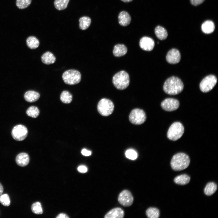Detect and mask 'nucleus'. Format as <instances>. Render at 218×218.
Here are the masks:
<instances>
[{"mask_svg": "<svg viewBox=\"0 0 218 218\" xmlns=\"http://www.w3.org/2000/svg\"><path fill=\"white\" fill-rule=\"evenodd\" d=\"M183 88V84L181 80L178 77L172 76L165 81L163 86V90L167 94L175 95L181 92Z\"/></svg>", "mask_w": 218, "mask_h": 218, "instance_id": "f257e3e1", "label": "nucleus"}, {"mask_svg": "<svg viewBox=\"0 0 218 218\" xmlns=\"http://www.w3.org/2000/svg\"><path fill=\"white\" fill-rule=\"evenodd\" d=\"M190 162V159L188 155L183 153H179L173 157L170 165L173 170L180 171L187 168Z\"/></svg>", "mask_w": 218, "mask_h": 218, "instance_id": "f03ea898", "label": "nucleus"}, {"mask_svg": "<svg viewBox=\"0 0 218 218\" xmlns=\"http://www.w3.org/2000/svg\"><path fill=\"white\" fill-rule=\"evenodd\" d=\"M112 82L117 89L122 90L126 89L130 83L129 74L124 71H121L116 74L113 77Z\"/></svg>", "mask_w": 218, "mask_h": 218, "instance_id": "7ed1b4c3", "label": "nucleus"}, {"mask_svg": "<svg viewBox=\"0 0 218 218\" xmlns=\"http://www.w3.org/2000/svg\"><path fill=\"white\" fill-rule=\"evenodd\" d=\"M62 78L66 84L70 85H74L80 82L81 75L80 72L77 70L70 69L64 72Z\"/></svg>", "mask_w": 218, "mask_h": 218, "instance_id": "20e7f679", "label": "nucleus"}, {"mask_svg": "<svg viewBox=\"0 0 218 218\" xmlns=\"http://www.w3.org/2000/svg\"><path fill=\"white\" fill-rule=\"evenodd\" d=\"M184 132V128L180 122H176L172 124L167 132V137L170 140L176 141L180 139Z\"/></svg>", "mask_w": 218, "mask_h": 218, "instance_id": "39448f33", "label": "nucleus"}, {"mask_svg": "<svg viewBox=\"0 0 218 218\" xmlns=\"http://www.w3.org/2000/svg\"><path fill=\"white\" fill-rule=\"evenodd\" d=\"M114 105L113 102L107 98H103L99 102L97 109L98 112L102 115L107 116L113 112Z\"/></svg>", "mask_w": 218, "mask_h": 218, "instance_id": "423d86ee", "label": "nucleus"}, {"mask_svg": "<svg viewBox=\"0 0 218 218\" xmlns=\"http://www.w3.org/2000/svg\"><path fill=\"white\" fill-rule=\"evenodd\" d=\"M146 116L142 110L136 108L133 110L129 115V120L130 122L136 125L143 124L146 121Z\"/></svg>", "mask_w": 218, "mask_h": 218, "instance_id": "0eeeda50", "label": "nucleus"}, {"mask_svg": "<svg viewBox=\"0 0 218 218\" xmlns=\"http://www.w3.org/2000/svg\"><path fill=\"white\" fill-rule=\"evenodd\" d=\"M217 81L216 77L210 75L205 77L200 84V88L203 92L206 93L210 91L215 86Z\"/></svg>", "mask_w": 218, "mask_h": 218, "instance_id": "6e6552de", "label": "nucleus"}, {"mask_svg": "<svg viewBox=\"0 0 218 218\" xmlns=\"http://www.w3.org/2000/svg\"><path fill=\"white\" fill-rule=\"evenodd\" d=\"M28 131L26 127L22 124L15 126L12 131V135L13 138L16 140L21 141L27 137Z\"/></svg>", "mask_w": 218, "mask_h": 218, "instance_id": "1a4fd4ad", "label": "nucleus"}, {"mask_svg": "<svg viewBox=\"0 0 218 218\" xmlns=\"http://www.w3.org/2000/svg\"><path fill=\"white\" fill-rule=\"evenodd\" d=\"M118 200L119 203L124 206L128 207L132 205L134 197L131 193L128 190H124L119 194Z\"/></svg>", "mask_w": 218, "mask_h": 218, "instance_id": "9d476101", "label": "nucleus"}, {"mask_svg": "<svg viewBox=\"0 0 218 218\" xmlns=\"http://www.w3.org/2000/svg\"><path fill=\"white\" fill-rule=\"evenodd\" d=\"M179 101L175 99L167 98L164 100L161 103L162 108L164 110L171 111L177 110L179 107Z\"/></svg>", "mask_w": 218, "mask_h": 218, "instance_id": "9b49d317", "label": "nucleus"}, {"mask_svg": "<svg viewBox=\"0 0 218 218\" xmlns=\"http://www.w3.org/2000/svg\"><path fill=\"white\" fill-rule=\"evenodd\" d=\"M181 55L179 51L177 49L173 48L167 53L166 59L167 61L170 64H176L179 62Z\"/></svg>", "mask_w": 218, "mask_h": 218, "instance_id": "f8f14e48", "label": "nucleus"}, {"mask_svg": "<svg viewBox=\"0 0 218 218\" xmlns=\"http://www.w3.org/2000/svg\"><path fill=\"white\" fill-rule=\"evenodd\" d=\"M140 48L144 50L148 51H152L154 48L155 43L151 38L146 36L141 38L139 42Z\"/></svg>", "mask_w": 218, "mask_h": 218, "instance_id": "ddd939ff", "label": "nucleus"}, {"mask_svg": "<svg viewBox=\"0 0 218 218\" xmlns=\"http://www.w3.org/2000/svg\"><path fill=\"white\" fill-rule=\"evenodd\" d=\"M124 216L123 210L120 207L114 208L107 212L105 215L104 218H123Z\"/></svg>", "mask_w": 218, "mask_h": 218, "instance_id": "4468645a", "label": "nucleus"}, {"mask_svg": "<svg viewBox=\"0 0 218 218\" xmlns=\"http://www.w3.org/2000/svg\"><path fill=\"white\" fill-rule=\"evenodd\" d=\"M17 164L20 167H25L27 165L29 161V157L28 154L25 152L19 154L15 158Z\"/></svg>", "mask_w": 218, "mask_h": 218, "instance_id": "2eb2a0df", "label": "nucleus"}, {"mask_svg": "<svg viewBox=\"0 0 218 218\" xmlns=\"http://www.w3.org/2000/svg\"><path fill=\"white\" fill-rule=\"evenodd\" d=\"M118 19L119 24L123 26L128 25L131 20L130 15L127 12L124 11L120 12L118 15Z\"/></svg>", "mask_w": 218, "mask_h": 218, "instance_id": "dca6fc26", "label": "nucleus"}, {"mask_svg": "<svg viewBox=\"0 0 218 218\" xmlns=\"http://www.w3.org/2000/svg\"><path fill=\"white\" fill-rule=\"evenodd\" d=\"M25 100L29 102H34L37 101L39 98V94L34 91H28L26 92L24 94Z\"/></svg>", "mask_w": 218, "mask_h": 218, "instance_id": "f3484780", "label": "nucleus"}, {"mask_svg": "<svg viewBox=\"0 0 218 218\" xmlns=\"http://www.w3.org/2000/svg\"><path fill=\"white\" fill-rule=\"evenodd\" d=\"M127 51V48L125 45L119 44L114 46L113 52L115 56L120 57L125 55Z\"/></svg>", "mask_w": 218, "mask_h": 218, "instance_id": "a211bd4d", "label": "nucleus"}, {"mask_svg": "<svg viewBox=\"0 0 218 218\" xmlns=\"http://www.w3.org/2000/svg\"><path fill=\"white\" fill-rule=\"evenodd\" d=\"M42 62L46 64H53L56 61V58L53 53L50 51H47L41 56Z\"/></svg>", "mask_w": 218, "mask_h": 218, "instance_id": "6ab92c4d", "label": "nucleus"}, {"mask_svg": "<svg viewBox=\"0 0 218 218\" xmlns=\"http://www.w3.org/2000/svg\"><path fill=\"white\" fill-rule=\"evenodd\" d=\"M214 23L210 20H207L205 21L201 26L202 30L205 34H210L214 31Z\"/></svg>", "mask_w": 218, "mask_h": 218, "instance_id": "aec40b11", "label": "nucleus"}, {"mask_svg": "<svg viewBox=\"0 0 218 218\" xmlns=\"http://www.w3.org/2000/svg\"><path fill=\"white\" fill-rule=\"evenodd\" d=\"M155 33L157 37L161 40L165 39L168 35L167 30L160 26H157L156 27L155 29Z\"/></svg>", "mask_w": 218, "mask_h": 218, "instance_id": "412c9836", "label": "nucleus"}, {"mask_svg": "<svg viewBox=\"0 0 218 218\" xmlns=\"http://www.w3.org/2000/svg\"><path fill=\"white\" fill-rule=\"evenodd\" d=\"M190 179V177L188 175L183 174L176 177L174 179V181L178 185H184L189 182Z\"/></svg>", "mask_w": 218, "mask_h": 218, "instance_id": "4be33fe9", "label": "nucleus"}, {"mask_svg": "<svg viewBox=\"0 0 218 218\" xmlns=\"http://www.w3.org/2000/svg\"><path fill=\"white\" fill-rule=\"evenodd\" d=\"M217 188V185L215 183L209 182L207 183L204 188V193L207 196H211L215 192Z\"/></svg>", "mask_w": 218, "mask_h": 218, "instance_id": "5701e85b", "label": "nucleus"}, {"mask_svg": "<svg viewBox=\"0 0 218 218\" xmlns=\"http://www.w3.org/2000/svg\"><path fill=\"white\" fill-rule=\"evenodd\" d=\"M26 41L27 46L31 49L36 48L39 45V40L34 36L28 37L27 38Z\"/></svg>", "mask_w": 218, "mask_h": 218, "instance_id": "b1692460", "label": "nucleus"}, {"mask_svg": "<svg viewBox=\"0 0 218 218\" xmlns=\"http://www.w3.org/2000/svg\"><path fill=\"white\" fill-rule=\"evenodd\" d=\"M79 28L82 30L87 29L90 26L91 22V18L88 16H83L79 20Z\"/></svg>", "mask_w": 218, "mask_h": 218, "instance_id": "393cba45", "label": "nucleus"}, {"mask_svg": "<svg viewBox=\"0 0 218 218\" xmlns=\"http://www.w3.org/2000/svg\"><path fill=\"white\" fill-rule=\"evenodd\" d=\"M146 214L149 218H158L160 216V211L156 208L150 207L146 210Z\"/></svg>", "mask_w": 218, "mask_h": 218, "instance_id": "a878e982", "label": "nucleus"}, {"mask_svg": "<svg viewBox=\"0 0 218 218\" xmlns=\"http://www.w3.org/2000/svg\"><path fill=\"white\" fill-rule=\"evenodd\" d=\"M60 99L61 101L63 103L69 104L72 101V96L68 91H64L61 93Z\"/></svg>", "mask_w": 218, "mask_h": 218, "instance_id": "bb28decb", "label": "nucleus"}, {"mask_svg": "<svg viewBox=\"0 0 218 218\" xmlns=\"http://www.w3.org/2000/svg\"><path fill=\"white\" fill-rule=\"evenodd\" d=\"M70 0H55L54 5L55 8L59 10L65 9L67 7Z\"/></svg>", "mask_w": 218, "mask_h": 218, "instance_id": "cd10ccee", "label": "nucleus"}, {"mask_svg": "<svg viewBox=\"0 0 218 218\" xmlns=\"http://www.w3.org/2000/svg\"><path fill=\"white\" fill-rule=\"evenodd\" d=\"M38 108L35 106H31L28 108L26 111L28 116L32 118L37 117L39 114Z\"/></svg>", "mask_w": 218, "mask_h": 218, "instance_id": "c85d7f7f", "label": "nucleus"}, {"mask_svg": "<svg viewBox=\"0 0 218 218\" xmlns=\"http://www.w3.org/2000/svg\"><path fill=\"white\" fill-rule=\"evenodd\" d=\"M31 1V0H16V5L18 8L24 9L30 5Z\"/></svg>", "mask_w": 218, "mask_h": 218, "instance_id": "c756f323", "label": "nucleus"}, {"mask_svg": "<svg viewBox=\"0 0 218 218\" xmlns=\"http://www.w3.org/2000/svg\"><path fill=\"white\" fill-rule=\"evenodd\" d=\"M32 212L37 214H41L43 213V210L41 203L36 202L33 203L31 206Z\"/></svg>", "mask_w": 218, "mask_h": 218, "instance_id": "7c9ffc66", "label": "nucleus"}, {"mask_svg": "<svg viewBox=\"0 0 218 218\" xmlns=\"http://www.w3.org/2000/svg\"><path fill=\"white\" fill-rule=\"evenodd\" d=\"M0 202L4 206H9L10 204V200L8 195L7 194L1 195L0 196Z\"/></svg>", "mask_w": 218, "mask_h": 218, "instance_id": "2f4dec72", "label": "nucleus"}, {"mask_svg": "<svg viewBox=\"0 0 218 218\" xmlns=\"http://www.w3.org/2000/svg\"><path fill=\"white\" fill-rule=\"evenodd\" d=\"M125 155L128 158L132 160L136 159L137 157V154L136 152L132 149L127 150L125 152Z\"/></svg>", "mask_w": 218, "mask_h": 218, "instance_id": "473e14b6", "label": "nucleus"}, {"mask_svg": "<svg viewBox=\"0 0 218 218\" xmlns=\"http://www.w3.org/2000/svg\"><path fill=\"white\" fill-rule=\"evenodd\" d=\"M205 0H190L191 4L194 6H197L202 3Z\"/></svg>", "mask_w": 218, "mask_h": 218, "instance_id": "72a5a7b5", "label": "nucleus"}, {"mask_svg": "<svg viewBox=\"0 0 218 218\" xmlns=\"http://www.w3.org/2000/svg\"><path fill=\"white\" fill-rule=\"evenodd\" d=\"M78 171L82 173H85L87 172V168L84 166H80L78 168Z\"/></svg>", "mask_w": 218, "mask_h": 218, "instance_id": "f704fd0d", "label": "nucleus"}, {"mask_svg": "<svg viewBox=\"0 0 218 218\" xmlns=\"http://www.w3.org/2000/svg\"><path fill=\"white\" fill-rule=\"evenodd\" d=\"M81 154L84 156H88L90 155L91 152L90 151L86 149H83L81 151Z\"/></svg>", "mask_w": 218, "mask_h": 218, "instance_id": "c9c22d12", "label": "nucleus"}, {"mask_svg": "<svg viewBox=\"0 0 218 218\" xmlns=\"http://www.w3.org/2000/svg\"><path fill=\"white\" fill-rule=\"evenodd\" d=\"M57 218H68L69 217L65 214L61 213L59 214L56 217Z\"/></svg>", "mask_w": 218, "mask_h": 218, "instance_id": "e433bc0d", "label": "nucleus"}, {"mask_svg": "<svg viewBox=\"0 0 218 218\" xmlns=\"http://www.w3.org/2000/svg\"><path fill=\"white\" fill-rule=\"evenodd\" d=\"M4 189L2 185L0 183V195H2Z\"/></svg>", "mask_w": 218, "mask_h": 218, "instance_id": "4c0bfd02", "label": "nucleus"}, {"mask_svg": "<svg viewBox=\"0 0 218 218\" xmlns=\"http://www.w3.org/2000/svg\"><path fill=\"white\" fill-rule=\"evenodd\" d=\"M121 0L123 2H130L132 1H133V0Z\"/></svg>", "mask_w": 218, "mask_h": 218, "instance_id": "58836bf2", "label": "nucleus"}]
</instances>
